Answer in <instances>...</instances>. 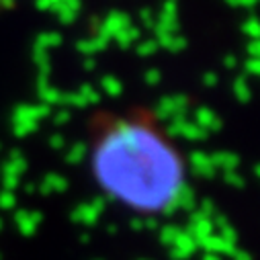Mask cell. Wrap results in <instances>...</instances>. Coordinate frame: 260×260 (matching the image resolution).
Returning <instances> with one entry per match:
<instances>
[{
  "label": "cell",
  "mask_w": 260,
  "mask_h": 260,
  "mask_svg": "<svg viewBox=\"0 0 260 260\" xmlns=\"http://www.w3.org/2000/svg\"><path fill=\"white\" fill-rule=\"evenodd\" d=\"M92 172L109 199L146 217L176 209L188 194L184 160L146 119L107 121L94 142Z\"/></svg>",
  "instance_id": "6da1fadb"
},
{
  "label": "cell",
  "mask_w": 260,
  "mask_h": 260,
  "mask_svg": "<svg viewBox=\"0 0 260 260\" xmlns=\"http://www.w3.org/2000/svg\"><path fill=\"white\" fill-rule=\"evenodd\" d=\"M47 115H49V109L43 103L41 105H21V107H17L15 109V115H13L17 136H25V132H29V129H35L37 119L47 117Z\"/></svg>",
  "instance_id": "7a4b0ae2"
},
{
  "label": "cell",
  "mask_w": 260,
  "mask_h": 260,
  "mask_svg": "<svg viewBox=\"0 0 260 260\" xmlns=\"http://www.w3.org/2000/svg\"><path fill=\"white\" fill-rule=\"evenodd\" d=\"M186 109H188V101L184 96H166L158 103L156 115L158 119H168L172 123L176 119L186 117Z\"/></svg>",
  "instance_id": "3957f363"
},
{
  "label": "cell",
  "mask_w": 260,
  "mask_h": 260,
  "mask_svg": "<svg viewBox=\"0 0 260 260\" xmlns=\"http://www.w3.org/2000/svg\"><path fill=\"white\" fill-rule=\"evenodd\" d=\"M129 25H132V23H129V17H127L125 13H111V15L105 19V25L101 27L99 35L109 41L111 37L115 39V37H117L123 29H127Z\"/></svg>",
  "instance_id": "277c9868"
},
{
  "label": "cell",
  "mask_w": 260,
  "mask_h": 260,
  "mask_svg": "<svg viewBox=\"0 0 260 260\" xmlns=\"http://www.w3.org/2000/svg\"><path fill=\"white\" fill-rule=\"evenodd\" d=\"M168 132H170V136H178V138H186V140H197V138L205 136L203 129L197 123H190L184 117L168 123Z\"/></svg>",
  "instance_id": "5b68a950"
},
{
  "label": "cell",
  "mask_w": 260,
  "mask_h": 260,
  "mask_svg": "<svg viewBox=\"0 0 260 260\" xmlns=\"http://www.w3.org/2000/svg\"><path fill=\"white\" fill-rule=\"evenodd\" d=\"M80 11V0H59L53 7V13L59 17L61 23H72Z\"/></svg>",
  "instance_id": "8992f818"
},
{
  "label": "cell",
  "mask_w": 260,
  "mask_h": 260,
  "mask_svg": "<svg viewBox=\"0 0 260 260\" xmlns=\"http://www.w3.org/2000/svg\"><path fill=\"white\" fill-rule=\"evenodd\" d=\"M194 117H197V123L203 132H205V127H209V129H215V127H219V119H217V115L209 109V107H201V109H197L194 111Z\"/></svg>",
  "instance_id": "52a82bcc"
},
{
  "label": "cell",
  "mask_w": 260,
  "mask_h": 260,
  "mask_svg": "<svg viewBox=\"0 0 260 260\" xmlns=\"http://www.w3.org/2000/svg\"><path fill=\"white\" fill-rule=\"evenodd\" d=\"M105 45H107V39L96 33V37H92V39H88V41H80V43H78V49H80L82 53H86V55H92V53L101 51Z\"/></svg>",
  "instance_id": "ba28073f"
},
{
  "label": "cell",
  "mask_w": 260,
  "mask_h": 260,
  "mask_svg": "<svg viewBox=\"0 0 260 260\" xmlns=\"http://www.w3.org/2000/svg\"><path fill=\"white\" fill-rule=\"evenodd\" d=\"M115 39H117V43H119L121 47H125V49H127V47H132V45L140 39V31H138L136 27L129 25V27H127V29H123Z\"/></svg>",
  "instance_id": "9c48e42d"
},
{
  "label": "cell",
  "mask_w": 260,
  "mask_h": 260,
  "mask_svg": "<svg viewBox=\"0 0 260 260\" xmlns=\"http://www.w3.org/2000/svg\"><path fill=\"white\" fill-rule=\"evenodd\" d=\"M101 86H103V90H105L109 96H119V94L123 92V84H121V80L115 78V76H105L103 82H101Z\"/></svg>",
  "instance_id": "30bf717a"
},
{
  "label": "cell",
  "mask_w": 260,
  "mask_h": 260,
  "mask_svg": "<svg viewBox=\"0 0 260 260\" xmlns=\"http://www.w3.org/2000/svg\"><path fill=\"white\" fill-rule=\"evenodd\" d=\"M59 41H61V37H59L57 33H43V35L37 39L35 49H39V51H45V53H47V49H49V47H53V45H59Z\"/></svg>",
  "instance_id": "8fae6325"
},
{
  "label": "cell",
  "mask_w": 260,
  "mask_h": 260,
  "mask_svg": "<svg viewBox=\"0 0 260 260\" xmlns=\"http://www.w3.org/2000/svg\"><path fill=\"white\" fill-rule=\"evenodd\" d=\"M234 92H236V96L242 101V103H246V101H250V96H252V90H250V84L244 80V78H238V82L234 84Z\"/></svg>",
  "instance_id": "7c38bea8"
},
{
  "label": "cell",
  "mask_w": 260,
  "mask_h": 260,
  "mask_svg": "<svg viewBox=\"0 0 260 260\" xmlns=\"http://www.w3.org/2000/svg\"><path fill=\"white\" fill-rule=\"evenodd\" d=\"M158 45H160L158 41H152V39H148V41H142V43L138 45V51H140L142 55H150V53H154V49H156Z\"/></svg>",
  "instance_id": "4fadbf2b"
},
{
  "label": "cell",
  "mask_w": 260,
  "mask_h": 260,
  "mask_svg": "<svg viewBox=\"0 0 260 260\" xmlns=\"http://www.w3.org/2000/svg\"><path fill=\"white\" fill-rule=\"evenodd\" d=\"M59 3V0H37V9L41 11H53V7Z\"/></svg>",
  "instance_id": "5bb4252c"
},
{
  "label": "cell",
  "mask_w": 260,
  "mask_h": 260,
  "mask_svg": "<svg viewBox=\"0 0 260 260\" xmlns=\"http://www.w3.org/2000/svg\"><path fill=\"white\" fill-rule=\"evenodd\" d=\"M228 5H234V7H254L258 0H225Z\"/></svg>",
  "instance_id": "9a60e30c"
},
{
  "label": "cell",
  "mask_w": 260,
  "mask_h": 260,
  "mask_svg": "<svg viewBox=\"0 0 260 260\" xmlns=\"http://www.w3.org/2000/svg\"><path fill=\"white\" fill-rule=\"evenodd\" d=\"M158 80H160V72L158 70H152V72L146 74V82L148 84H158Z\"/></svg>",
  "instance_id": "2e32d148"
},
{
  "label": "cell",
  "mask_w": 260,
  "mask_h": 260,
  "mask_svg": "<svg viewBox=\"0 0 260 260\" xmlns=\"http://www.w3.org/2000/svg\"><path fill=\"white\" fill-rule=\"evenodd\" d=\"M248 49H250V53H252L254 57H260V39H256V41H252Z\"/></svg>",
  "instance_id": "e0dca14e"
},
{
  "label": "cell",
  "mask_w": 260,
  "mask_h": 260,
  "mask_svg": "<svg viewBox=\"0 0 260 260\" xmlns=\"http://www.w3.org/2000/svg\"><path fill=\"white\" fill-rule=\"evenodd\" d=\"M205 80H207V86H213V82H215V76H213V74H209Z\"/></svg>",
  "instance_id": "ac0fdd59"
}]
</instances>
